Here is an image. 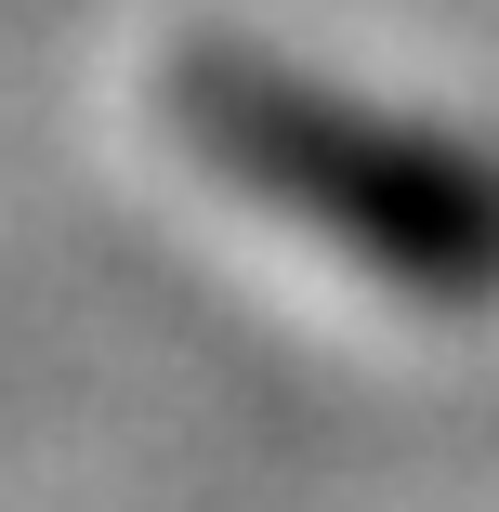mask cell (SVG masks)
Returning <instances> with one entry per match:
<instances>
[{"mask_svg": "<svg viewBox=\"0 0 499 512\" xmlns=\"http://www.w3.org/2000/svg\"><path fill=\"white\" fill-rule=\"evenodd\" d=\"M158 119L224 197L303 224L329 263L381 276L394 302H434V316L499 302V158L486 145L421 132L263 40H184L158 66Z\"/></svg>", "mask_w": 499, "mask_h": 512, "instance_id": "obj_1", "label": "cell"}]
</instances>
